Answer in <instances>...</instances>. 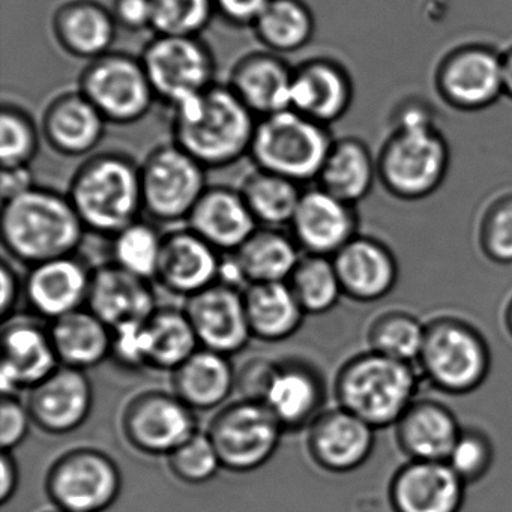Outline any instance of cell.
I'll use <instances>...</instances> for the list:
<instances>
[{
  "label": "cell",
  "mask_w": 512,
  "mask_h": 512,
  "mask_svg": "<svg viewBox=\"0 0 512 512\" xmlns=\"http://www.w3.org/2000/svg\"><path fill=\"white\" fill-rule=\"evenodd\" d=\"M449 164L451 149L433 110L422 101L407 100L398 107L394 130L377 155L380 184L395 199H427L442 187Z\"/></svg>",
  "instance_id": "obj_1"
},
{
  "label": "cell",
  "mask_w": 512,
  "mask_h": 512,
  "mask_svg": "<svg viewBox=\"0 0 512 512\" xmlns=\"http://www.w3.org/2000/svg\"><path fill=\"white\" fill-rule=\"evenodd\" d=\"M256 127V115L229 85H212L173 106V143L206 169L232 166L250 154Z\"/></svg>",
  "instance_id": "obj_2"
},
{
  "label": "cell",
  "mask_w": 512,
  "mask_h": 512,
  "mask_svg": "<svg viewBox=\"0 0 512 512\" xmlns=\"http://www.w3.org/2000/svg\"><path fill=\"white\" fill-rule=\"evenodd\" d=\"M0 230L11 257L35 266L73 256L82 244L86 227L70 197L35 185L4 202Z\"/></svg>",
  "instance_id": "obj_3"
},
{
  "label": "cell",
  "mask_w": 512,
  "mask_h": 512,
  "mask_svg": "<svg viewBox=\"0 0 512 512\" xmlns=\"http://www.w3.org/2000/svg\"><path fill=\"white\" fill-rule=\"evenodd\" d=\"M418 385L413 364L368 350L338 371L335 397L338 406L379 430L400 421L415 403Z\"/></svg>",
  "instance_id": "obj_4"
},
{
  "label": "cell",
  "mask_w": 512,
  "mask_h": 512,
  "mask_svg": "<svg viewBox=\"0 0 512 512\" xmlns=\"http://www.w3.org/2000/svg\"><path fill=\"white\" fill-rule=\"evenodd\" d=\"M68 197L86 230L115 236L143 208L140 167L124 155L92 157L77 170Z\"/></svg>",
  "instance_id": "obj_5"
},
{
  "label": "cell",
  "mask_w": 512,
  "mask_h": 512,
  "mask_svg": "<svg viewBox=\"0 0 512 512\" xmlns=\"http://www.w3.org/2000/svg\"><path fill=\"white\" fill-rule=\"evenodd\" d=\"M332 143L326 125L289 109L257 122L250 155L257 169L302 184L317 181Z\"/></svg>",
  "instance_id": "obj_6"
},
{
  "label": "cell",
  "mask_w": 512,
  "mask_h": 512,
  "mask_svg": "<svg viewBox=\"0 0 512 512\" xmlns=\"http://www.w3.org/2000/svg\"><path fill=\"white\" fill-rule=\"evenodd\" d=\"M422 374L446 394L464 395L488 377L491 353L487 341L470 323L439 317L428 323L418 359Z\"/></svg>",
  "instance_id": "obj_7"
},
{
  "label": "cell",
  "mask_w": 512,
  "mask_h": 512,
  "mask_svg": "<svg viewBox=\"0 0 512 512\" xmlns=\"http://www.w3.org/2000/svg\"><path fill=\"white\" fill-rule=\"evenodd\" d=\"M283 431V425L266 404L241 398L224 406L206 433L217 449L223 469L250 473L274 457Z\"/></svg>",
  "instance_id": "obj_8"
},
{
  "label": "cell",
  "mask_w": 512,
  "mask_h": 512,
  "mask_svg": "<svg viewBox=\"0 0 512 512\" xmlns=\"http://www.w3.org/2000/svg\"><path fill=\"white\" fill-rule=\"evenodd\" d=\"M46 490L59 511L104 512L121 494V469L100 449H71L50 466Z\"/></svg>",
  "instance_id": "obj_9"
},
{
  "label": "cell",
  "mask_w": 512,
  "mask_h": 512,
  "mask_svg": "<svg viewBox=\"0 0 512 512\" xmlns=\"http://www.w3.org/2000/svg\"><path fill=\"white\" fill-rule=\"evenodd\" d=\"M79 91L107 122L118 125L145 118L157 98L142 61L125 53L110 52L91 61Z\"/></svg>",
  "instance_id": "obj_10"
},
{
  "label": "cell",
  "mask_w": 512,
  "mask_h": 512,
  "mask_svg": "<svg viewBox=\"0 0 512 512\" xmlns=\"http://www.w3.org/2000/svg\"><path fill=\"white\" fill-rule=\"evenodd\" d=\"M140 176L143 209L163 223L188 220L208 190L206 167L176 143L155 149L140 167Z\"/></svg>",
  "instance_id": "obj_11"
},
{
  "label": "cell",
  "mask_w": 512,
  "mask_h": 512,
  "mask_svg": "<svg viewBox=\"0 0 512 512\" xmlns=\"http://www.w3.org/2000/svg\"><path fill=\"white\" fill-rule=\"evenodd\" d=\"M434 88L458 112L490 109L503 97L502 53L478 43L449 50L437 64Z\"/></svg>",
  "instance_id": "obj_12"
},
{
  "label": "cell",
  "mask_w": 512,
  "mask_h": 512,
  "mask_svg": "<svg viewBox=\"0 0 512 512\" xmlns=\"http://www.w3.org/2000/svg\"><path fill=\"white\" fill-rule=\"evenodd\" d=\"M140 61L157 98L172 107L214 85V58L199 38L157 35Z\"/></svg>",
  "instance_id": "obj_13"
},
{
  "label": "cell",
  "mask_w": 512,
  "mask_h": 512,
  "mask_svg": "<svg viewBox=\"0 0 512 512\" xmlns=\"http://www.w3.org/2000/svg\"><path fill=\"white\" fill-rule=\"evenodd\" d=\"M122 431L142 454L167 457L199 431L194 410L178 395L146 391L131 398L122 413Z\"/></svg>",
  "instance_id": "obj_14"
},
{
  "label": "cell",
  "mask_w": 512,
  "mask_h": 512,
  "mask_svg": "<svg viewBox=\"0 0 512 512\" xmlns=\"http://www.w3.org/2000/svg\"><path fill=\"white\" fill-rule=\"evenodd\" d=\"M185 313L196 331L200 346L221 355H235L250 343L244 292L217 283L187 298Z\"/></svg>",
  "instance_id": "obj_15"
},
{
  "label": "cell",
  "mask_w": 512,
  "mask_h": 512,
  "mask_svg": "<svg viewBox=\"0 0 512 512\" xmlns=\"http://www.w3.org/2000/svg\"><path fill=\"white\" fill-rule=\"evenodd\" d=\"M376 428L343 407L323 410L308 425L307 451L311 461L329 473H349L370 458Z\"/></svg>",
  "instance_id": "obj_16"
},
{
  "label": "cell",
  "mask_w": 512,
  "mask_h": 512,
  "mask_svg": "<svg viewBox=\"0 0 512 512\" xmlns=\"http://www.w3.org/2000/svg\"><path fill=\"white\" fill-rule=\"evenodd\" d=\"M94 391L85 371L59 365L31 389L28 409L44 433L65 436L79 430L92 412Z\"/></svg>",
  "instance_id": "obj_17"
},
{
  "label": "cell",
  "mask_w": 512,
  "mask_h": 512,
  "mask_svg": "<svg viewBox=\"0 0 512 512\" xmlns=\"http://www.w3.org/2000/svg\"><path fill=\"white\" fill-rule=\"evenodd\" d=\"M290 227L305 253L334 257L358 236V214L355 206L317 187L304 191Z\"/></svg>",
  "instance_id": "obj_18"
},
{
  "label": "cell",
  "mask_w": 512,
  "mask_h": 512,
  "mask_svg": "<svg viewBox=\"0 0 512 512\" xmlns=\"http://www.w3.org/2000/svg\"><path fill=\"white\" fill-rule=\"evenodd\" d=\"M0 388L4 397L32 389L61 365L49 329L32 320H11L2 331Z\"/></svg>",
  "instance_id": "obj_19"
},
{
  "label": "cell",
  "mask_w": 512,
  "mask_h": 512,
  "mask_svg": "<svg viewBox=\"0 0 512 512\" xmlns=\"http://www.w3.org/2000/svg\"><path fill=\"white\" fill-rule=\"evenodd\" d=\"M467 485L446 461L409 460L389 484L394 512H460Z\"/></svg>",
  "instance_id": "obj_20"
},
{
  "label": "cell",
  "mask_w": 512,
  "mask_h": 512,
  "mask_svg": "<svg viewBox=\"0 0 512 512\" xmlns=\"http://www.w3.org/2000/svg\"><path fill=\"white\" fill-rule=\"evenodd\" d=\"M349 71L328 58H314L293 70L290 109L319 124L340 121L353 103Z\"/></svg>",
  "instance_id": "obj_21"
},
{
  "label": "cell",
  "mask_w": 512,
  "mask_h": 512,
  "mask_svg": "<svg viewBox=\"0 0 512 512\" xmlns=\"http://www.w3.org/2000/svg\"><path fill=\"white\" fill-rule=\"evenodd\" d=\"M344 296L353 301L376 302L394 290L398 263L388 245L370 236H355L334 257Z\"/></svg>",
  "instance_id": "obj_22"
},
{
  "label": "cell",
  "mask_w": 512,
  "mask_h": 512,
  "mask_svg": "<svg viewBox=\"0 0 512 512\" xmlns=\"http://www.w3.org/2000/svg\"><path fill=\"white\" fill-rule=\"evenodd\" d=\"M218 250L193 230H178L164 238L157 280L169 292L190 296L220 281Z\"/></svg>",
  "instance_id": "obj_23"
},
{
  "label": "cell",
  "mask_w": 512,
  "mask_h": 512,
  "mask_svg": "<svg viewBox=\"0 0 512 512\" xmlns=\"http://www.w3.org/2000/svg\"><path fill=\"white\" fill-rule=\"evenodd\" d=\"M86 304L110 329L125 323L148 322L158 310L148 280L130 274L115 263L92 274Z\"/></svg>",
  "instance_id": "obj_24"
},
{
  "label": "cell",
  "mask_w": 512,
  "mask_h": 512,
  "mask_svg": "<svg viewBox=\"0 0 512 512\" xmlns=\"http://www.w3.org/2000/svg\"><path fill=\"white\" fill-rule=\"evenodd\" d=\"M262 403L274 413L284 430H299L323 412L325 386L319 374L308 365L275 362Z\"/></svg>",
  "instance_id": "obj_25"
},
{
  "label": "cell",
  "mask_w": 512,
  "mask_h": 512,
  "mask_svg": "<svg viewBox=\"0 0 512 512\" xmlns=\"http://www.w3.org/2000/svg\"><path fill=\"white\" fill-rule=\"evenodd\" d=\"M92 275L73 256L32 266L25 281V295L35 313L61 319L82 310L88 302Z\"/></svg>",
  "instance_id": "obj_26"
},
{
  "label": "cell",
  "mask_w": 512,
  "mask_h": 512,
  "mask_svg": "<svg viewBox=\"0 0 512 512\" xmlns=\"http://www.w3.org/2000/svg\"><path fill=\"white\" fill-rule=\"evenodd\" d=\"M190 229L218 251L236 253L257 232L241 191L227 187L208 188L191 212Z\"/></svg>",
  "instance_id": "obj_27"
},
{
  "label": "cell",
  "mask_w": 512,
  "mask_h": 512,
  "mask_svg": "<svg viewBox=\"0 0 512 512\" xmlns=\"http://www.w3.org/2000/svg\"><path fill=\"white\" fill-rule=\"evenodd\" d=\"M463 428L448 406L415 400L395 424V439L409 460L446 461Z\"/></svg>",
  "instance_id": "obj_28"
},
{
  "label": "cell",
  "mask_w": 512,
  "mask_h": 512,
  "mask_svg": "<svg viewBox=\"0 0 512 512\" xmlns=\"http://www.w3.org/2000/svg\"><path fill=\"white\" fill-rule=\"evenodd\" d=\"M106 124V119L82 92H68L47 107L43 133L58 154L83 157L100 145Z\"/></svg>",
  "instance_id": "obj_29"
},
{
  "label": "cell",
  "mask_w": 512,
  "mask_h": 512,
  "mask_svg": "<svg viewBox=\"0 0 512 512\" xmlns=\"http://www.w3.org/2000/svg\"><path fill=\"white\" fill-rule=\"evenodd\" d=\"M293 70L277 53H253L233 68L229 86L254 115L265 118L290 109Z\"/></svg>",
  "instance_id": "obj_30"
},
{
  "label": "cell",
  "mask_w": 512,
  "mask_h": 512,
  "mask_svg": "<svg viewBox=\"0 0 512 512\" xmlns=\"http://www.w3.org/2000/svg\"><path fill=\"white\" fill-rule=\"evenodd\" d=\"M53 31L65 52L94 61L110 53L118 23L112 11L94 0H70L56 11Z\"/></svg>",
  "instance_id": "obj_31"
},
{
  "label": "cell",
  "mask_w": 512,
  "mask_h": 512,
  "mask_svg": "<svg viewBox=\"0 0 512 512\" xmlns=\"http://www.w3.org/2000/svg\"><path fill=\"white\" fill-rule=\"evenodd\" d=\"M173 373V394L196 410L223 406L236 386V373L229 356L199 349Z\"/></svg>",
  "instance_id": "obj_32"
},
{
  "label": "cell",
  "mask_w": 512,
  "mask_h": 512,
  "mask_svg": "<svg viewBox=\"0 0 512 512\" xmlns=\"http://www.w3.org/2000/svg\"><path fill=\"white\" fill-rule=\"evenodd\" d=\"M379 181L377 157L367 143L356 137L334 140L317 182L344 203L355 206L362 202Z\"/></svg>",
  "instance_id": "obj_33"
},
{
  "label": "cell",
  "mask_w": 512,
  "mask_h": 512,
  "mask_svg": "<svg viewBox=\"0 0 512 512\" xmlns=\"http://www.w3.org/2000/svg\"><path fill=\"white\" fill-rule=\"evenodd\" d=\"M59 362L89 370L112 356L113 332L91 310H77L53 320L49 329Z\"/></svg>",
  "instance_id": "obj_34"
},
{
  "label": "cell",
  "mask_w": 512,
  "mask_h": 512,
  "mask_svg": "<svg viewBox=\"0 0 512 512\" xmlns=\"http://www.w3.org/2000/svg\"><path fill=\"white\" fill-rule=\"evenodd\" d=\"M244 299L251 335L266 343L293 337L307 314L289 283L250 284Z\"/></svg>",
  "instance_id": "obj_35"
},
{
  "label": "cell",
  "mask_w": 512,
  "mask_h": 512,
  "mask_svg": "<svg viewBox=\"0 0 512 512\" xmlns=\"http://www.w3.org/2000/svg\"><path fill=\"white\" fill-rule=\"evenodd\" d=\"M299 250L293 236L263 227L236 251L235 259L248 284L287 283L301 262Z\"/></svg>",
  "instance_id": "obj_36"
},
{
  "label": "cell",
  "mask_w": 512,
  "mask_h": 512,
  "mask_svg": "<svg viewBox=\"0 0 512 512\" xmlns=\"http://www.w3.org/2000/svg\"><path fill=\"white\" fill-rule=\"evenodd\" d=\"M251 28L268 52L286 55L313 40L316 20L304 0H271Z\"/></svg>",
  "instance_id": "obj_37"
},
{
  "label": "cell",
  "mask_w": 512,
  "mask_h": 512,
  "mask_svg": "<svg viewBox=\"0 0 512 512\" xmlns=\"http://www.w3.org/2000/svg\"><path fill=\"white\" fill-rule=\"evenodd\" d=\"M239 191L257 224L269 229L290 226L304 194L296 182L260 169L245 179Z\"/></svg>",
  "instance_id": "obj_38"
},
{
  "label": "cell",
  "mask_w": 512,
  "mask_h": 512,
  "mask_svg": "<svg viewBox=\"0 0 512 512\" xmlns=\"http://www.w3.org/2000/svg\"><path fill=\"white\" fill-rule=\"evenodd\" d=\"M149 367L175 371L199 350L200 343L187 313L158 308L148 320Z\"/></svg>",
  "instance_id": "obj_39"
},
{
  "label": "cell",
  "mask_w": 512,
  "mask_h": 512,
  "mask_svg": "<svg viewBox=\"0 0 512 512\" xmlns=\"http://www.w3.org/2000/svg\"><path fill=\"white\" fill-rule=\"evenodd\" d=\"M427 325L407 311L392 310L380 314L368 328L370 350L415 364L421 356Z\"/></svg>",
  "instance_id": "obj_40"
},
{
  "label": "cell",
  "mask_w": 512,
  "mask_h": 512,
  "mask_svg": "<svg viewBox=\"0 0 512 512\" xmlns=\"http://www.w3.org/2000/svg\"><path fill=\"white\" fill-rule=\"evenodd\" d=\"M287 283L307 314L328 313L344 295L332 257L307 254Z\"/></svg>",
  "instance_id": "obj_41"
},
{
  "label": "cell",
  "mask_w": 512,
  "mask_h": 512,
  "mask_svg": "<svg viewBox=\"0 0 512 512\" xmlns=\"http://www.w3.org/2000/svg\"><path fill=\"white\" fill-rule=\"evenodd\" d=\"M163 242L154 227L134 221L113 239L115 265L143 280L157 278Z\"/></svg>",
  "instance_id": "obj_42"
},
{
  "label": "cell",
  "mask_w": 512,
  "mask_h": 512,
  "mask_svg": "<svg viewBox=\"0 0 512 512\" xmlns=\"http://www.w3.org/2000/svg\"><path fill=\"white\" fill-rule=\"evenodd\" d=\"M217 13L214 0H152V29L166 37H194Z\"/></svg>",
  "instance_id": "obj_43"
},
{
  "label": "cell",
  "mask_w": 512,
  "mask_h": 512,
  "mask_svg": "<svg viewBox=\"0 0 512 512\" xmlns=\"http://www.w3.org/2000/svg\"><path fill=\"white\" fill-rule=\"evenodd\" d=\"M38 131L22 110L4 106L0 113V161L2 169L29 167L38 152Z\"/></svg>",
  "instance_id": "obj_44"
},
{
  "label": "cell",
  "mask_w": 512,
  "mask_h": 512,
  "mask_svg": "<svg viewBox=\"0 0 512 512\" xmlns=\"http://www.w3.org/2000/svg\"><path fill=\"white\" fill-rule=\"evenodd\" d=\"M167 464L179 481L190 485L205 484L223 469L211 437L202 431L167 455Z\"/></svg>",
  "instance_id": "obj_45"
},
{
  "label": "cell",
  "mask_w": 512,
  "mask_h": 512,
  "mask_svg": "<svg viewBox=\"0 0 512 512\" xmlns=\"http://www.w3.org/2000/svg\"><path fill=\"white\" fill-rule=\"evenodd\" d=\"M479 247L497 265H512V193L496 197L479 223Z\"/></svg>",
  "instance_id": "obj_46"
},
{
  "label": "cell",
  "mask_w": 512,
  "mask_h": 512,
  "mask_svg": "<svg viewBox=\"0 0 512 512\" xmlns=\"http://www.w3.org/2000/svg\"><path fill=\"white\" fill-rule=\"evenodd\" d=\"M494 446L484 431L463 428L446 463L466 485L481 481L493 466Z\"/></svg>",
  "instance_id": "obj_47"
},
{
  "label": "cell",
  "mask_w": 512,
  "mask_h": 512,
  "mask_svg": "<svg viewBox=\"0 0 512 512\" xmlns=\"http://www.w3.org/2000/svg\"><path fill=\"white\" fill-rule=\"evenodd\" d=\"M112 358L127 368L149 367L148 322L125 323L112 329Z\"/></svg>",
  "instance_id": "obj_48"
},
{
  "label": "cell",
  "mask_w": 512,
  "mask_h": 512,
  "mask_svg": "<svg viewBox=\"0 0 512 512\" xmlns=\"http://www.w3.org/2000/svg\"><path fill=\"white\" fill-rule=\"evenodd\" d=\"M32 421L28 404L17 397H4L0 404V446L5 452H13L28 437Z\"/></svg>",
  "instance_id": "obj_49"
},
{
  "label": "cell",
  "mask_w": 512,
  "mask_h": 512,
  "mask_svg": "<svg viewBox=\"0 0 512 512\" xmlns=\"http://www.w3.org/2000/svg\"><path fill=\"white\" fill-rule=\"evenodd\" d=\"M113 17L127 31L152 29V0H115Z\"/></svg>",
  "instance_id": "obj_50"
},
{
  "label": "cell",
  "mask_w": 512,
  "mask_h": 512,
  "mask_svg": "<svg viewBox=\"0 0 512 512\" xmlns=\"http://www.w3.org/2000/svg\"><path fill=\"white\" fill-rule=\"evenodd\" d=\"M269 2L271 0H214L217 13L239 26H253Z\"/></svg>",
  "instance_id": "obj_51"
},
{
  "label": "cell",
  "mask_w": 512,
  "mask_h": 512,
  "mask_svg": "<svg viewBox=\"0 0 512 512\" xmlns=\"http://www.w3.org/2000/svg\"><path fill=\"white\" fill-rule=\"evenodd\" d=\"M34 187V178L29 167L2 169V202L14 199Z\"/></svg>",
  "instance_id": "obj_52"
},
{
  "label": "cell",
  "mask_w": 512,
  "mask_h": 512,
  "mask_svg": "<svg viewBox=\"0 0 512 512\" xmlns=\"http://www.w3.org/2000/svg\"><path fill=\"white\" fill-rule=\"evenodd\" d=\"M0 277H2V298H0V314L7 319L16 307L20 295V283L16 272L10 263L0 265Z\"/></svg>",
  "instance_id": "obj_53"
},
{
  "label": "cell",
  "mask_w": 512,
  "mask_h": 512,
  "mask_svg": "<svg viewBox=\"0 0 512 512\" xmlns=\"http://www.w3.org/2000/svg\"><path fill=\"white\" fill-rule=\"evenodd\" d=\"M0 467H2V485H0V502L2 505L13 499L19 487V466L14 460L11 452H5L0 458Z\"/></svg>",
  "instance_id": "obj_54"
},
{
  "label": "cell",
  "mask_w": 512,
  "mask_h": 512,
  "mask_svg": "<svg viewBox=\"0 0 512 512\" xmlns=\"http://www.w3.org/2000/svg\"><path fill=\"white\" fill-rule=\"evenodd\" d=\"M503 97L512 100V46L502 53Z\"/></svg>",
  "instance_id": "obj_55"
},
{
  "label": "cell",
  "mask_w": 512,
  "mask_h": 512,
  "mask_svg": "<svg viewBox=\"0 0 512 512\" xmlns=\"http://www.w3.org/2000/svg\"><path fill=\"white\" fill-rule=\"evenodd\" d=\"M505 325L506 329H508L509 335L512 337V299L511 302H509L508 307H506Z\"/></svg>",
  "instance_id": "obj_56"
},
{
  "label": "cell",
  "mask_w": 512,
  "mask_h": 512,
  "mask_svg": "<svg viewBox=\"0 0 512 512\" xmlns=\"http://www.w3.org/2000/svg\"><path fill=\"white\" fill-rule=\"evenodd\" d=\"M47 512H62V511H59V509H56V511H47Z\"/></svg>",
  "instance_id": "obj_57"
}]
</instances>
